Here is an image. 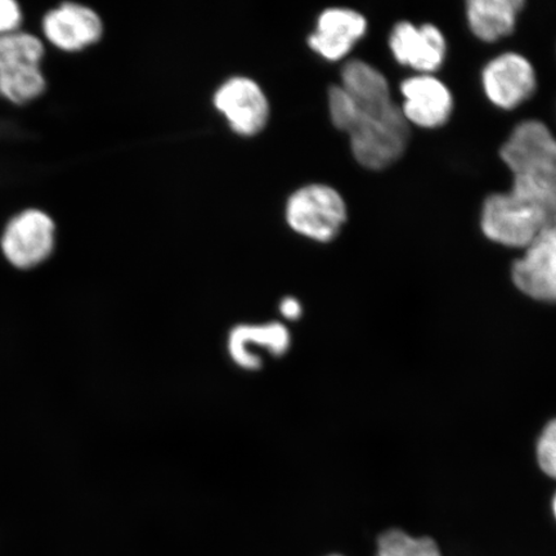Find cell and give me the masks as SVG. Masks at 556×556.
<instances>
[{
  "mask_svg": "<svg viewBox=\"0 0 556 556\" xmlns=\"http://www.w3.org/2000/svg\"><path fill=\"white\" fill-rule=\"evenodd\" d=\"M45 54L43 41L31 33L18 30L0 37V65L15 61L41 65Z\"/></svg>",
  "mask_w": 556,
  "mask_h": 556,
  "instance_id": "16",
  "label": "cell"
},
{
  "mask_svg": "<svg viewBox=\"0 0 556 556\" xmlns=\"http://www.w3.org/2000/svg\"><path fill=\"white\" fill-rule=\"evenodd\" d=\"M278 312L285 321L293 323L298 321L303 315V305L294 296L283 298L280 304H278Z\"/></svg>",
  "mask_w": 556,
  "mask_h": 556,
  "instance_id": "20",
  "label": "cell"
},
{
  "mask_svg": "<svg viewBox=\"0 0 556 556\" xmlns=\"http://www.w3.org/2000/svg\"><path fill=\"white\" fill-rule=\"evenodd\" d=\"M367 20L351 9H329L319 15L308 46L323 59L336 62L350 54L365 37Z\"/></svg>",
  "mask_w": 556,
  "mask_h": 556,
  "instance_id": "12",
  "label": "cell"
},
{
  "mask_svg": "<svg viewBox=\"0 0 556 556\" xmlns=\"http://www.w3.org/2000/svg\"><path fill=\"white\" fill-rule=\"evenodd\" d=\"M538 458L542 471L556 479V419L547 424L540 437Z\"/></svg>",
  "mask_w": 556,
  "mask_h": 556,
  "instance_id": "18",
  "label": "cell"
},
{
  "mask_svg": "<svg viewBox=\"0 0 556 556\" xmlns=\"http://www.w3.org/2000/svg\"><path fill=\"white\" fill-rule=\"evenodd\" d=\"M525 5L521 0H470L467 3L469 29L479 40L495 43L516 30Z\"/></svg>",
  "mask_w": 556,
  "mask_h": 556,
  "instance_id": "14",
  "label": "cell"
},
{
  "mask_svg": "<svg viewBox=\"0 0 556 556\" xmlns=\"http://www.w3.org/2000/svg\"><path fill=\"white\" fill-rule=\"evenodd\" d=\"M23 24V10L15 0H0V37L18 31Z\"/></svg>",
  "mask_w": 556,
  "mask_h": 556,
  "instance_id": "19",
  "label": "cell"
},
{
  "mask_svg": "<svg viewBox=\"0 0 556 556\" xmlns=\"http://www.w3.org/2000/svg\"><path fill=\"white\" fill-rule=\"evenodd\" d=\"M54 245V222L39 208H26L15 215L0 239L4 258L18 269L38 267L50 258Z\"/></svg>",
  "mask_w": 556,
  "mask_h": 556,
  "instance_id": "5",
  "label": "cell"
},
{
  "mask_svg": "<svg viewBox=\"0 0 556 556\" xmlns=\"http://www.w3.org/2000/svg\"><path fill=\"white\" fill-rule=\"evenodd\" d=\"M346 218L345 201L330 186H304L288 201L287 220L291 229L317 242L337 239Z\"/></svg>",
  "mask_w": 556,
  "mask_h": 556,
  "instance_id": "4",
  "label": "cell"
},
{
  "mask_svg": "<svg viewBox=\"0 0 556 556\" xmlns=\"http://www.w3.org/2000/svg\"><path fill=\"white\" fill-rule=\"evenodd\" d=\"M500 156L514 178L556 194V138L545 123H519L500 150Z\"/></svg>",
  "mask_w": 556,
  "mask_h": 556,
  "instance_id": "3",
  "label": "cell"
},
{
  "mask_svg": "<svg viewBox=\"0 0 556 556\" xmlns=\"http://www.w3.org/2000/svg\"><path fill=\"white\" fill-rule=\"evenodd\" d=\"M401 111L408 124L437 129L447 124L454 113V96L433 74H417L401 83Z\"/></svg>",
  "mask_w": 556,
  "mask_h": 556,
  "instance_id": "10",
  "label": "cell"
},
{
  "mask_svg": "<svg viewBox=\"0 0 556 556\" xmlns=\"http://www.w3.org/2000/svg\"><path fill=\"white\" fill-rule=\"evenodd\" d=\"M553 509H554V514H555V517H556V495L554 497Z\"/></svg>",
  "mask_w": 556,
  "mask_h": 556,
  "instance_id": "21",
  "label": "cell"
},
{
  "mask_svg": "<svg viewBox=\"0 0 556 556\" xmlns=\"http://www.w3.org/2000/svg\"><path fill=\"white\" fill-rule=\"evenodd\" d=\"M214 106L224 114L236 135L252 137L266 128L269 103L258 83L236 76L214 94Z\"/></svg>",
  "mask_w": 556,
  "mask_h": 556,
  "instance_id": "8",
  "label": "cell"
},
{
  "mask_svg": "<svg viewBox=\"0 0 556 556\" xmlns=\"http://www.w3.org/2000/svg\"><path fill=\"white\" fill-rule=\"evenodd\" d=\"M41 29L50 43L64 52H80L100 41L103 34L99 13L78 3H64L46 13Z\"/></svg>",
  "mask_w": 556,
  "mask_h": 556,
  "instance_id": "11",
  "label": "cell"
},
{
  "mask_svg": "<svg viewBox=\"0 0 556 556\" xmlns=\"http://www.w3.org/2000/svg\"><path fill=\"white\" fill-rule=\"evenodd\" d=\"M291 343V332L281 321L239 324L228 332L227 352L236 366L248 371L250 346L264 348L270 356L281 358L290 351Z\"/></svg>",
  "mask_w": 556,
  "mask_h": 556,
  "instance_id": "13",
  "label": "cell"
},
{
  "mask_svg": "<svg viewBox=\"0 0 556 556\" xmlns=\"http://www.w3.org/2000/svg\"><path fill=\"white\" fill-rule=\"evenodd\" d=\"M556 214V194L514 178L509 191L490 194L481 212L486 239L507 248L526 249Z\"/></svg>",
  "mask_w": 556,
  "mask_h": 556,
  "instance_id": "2",
  "label": "cell"
},
{
  "mask_svg": "<svg viewBox=\"0 0 556 556\" xmlns=\"http://www.w3.org/2000/svg\"><path fill=\"white\" fill-rule=\"evenodd\" d=\"M47 80L43 70L7 75L0 74V97L15 104L30 103L46 92Z\"/></svg>",
  "mask_w": 556,
  "mask_h": 556,
  "instance_id": "15",
  "label": "cell"
},
{
  "mask_svg": "<svg viewBox=\"0 0 556 556\" xmlns=\"http://www.w3.org/2000/svg\"><path fill=\"white\" fill-rule=\"evenodd\" d=\"M330 119L351 139L354 159L382 170L405 154L409 130L389 83L377 67L352 60L342 70V85L329 90Z\"/></svg>",
  "mask_w": 556,
  "mask_h": 556,
  "instance_id": "1",
  "label": "cell"
},
{
  "mask_svg": "<svg viewBox=\"0 0 556 556\" xmlns=\"http://www.w3.org/2000/svg\"><path fill=\"white\" fill-rule=\"evenodd\" d=\"M511 277L521 293L556 303V214L526 253L513 264Z\"/></svg>",
  "mask_w": 556,
  "mask_h": 556,
  "instance_id": "7",
  "label": "cell"
},
{
  "mask_svg": "<svg viewBox=\"0 0 556 556\" xmlns=\"http://www.w3.org/2000/svg\"><path fill=\"white\" fill-rule=\"evenodd\" d=\"M482 87L493 106L514 110L536 93V70L523 54L505 52L484 66Z\"/></svg>",
  "mask_w": 556,
  "mask_h": 556,
  "instance_id": "6",
  "label": "cell"
},
{
  "mask_svg": "<svg viewBox=\"0 0 556 556\" xmlns=\"http://www.w3.org/2000/svg\"><path fill=\"white\" fill-rule=\"evenodd\" d=\"M377 556H442L432 539H414L407 533L392 530L381 534Z\"/></svg>",
  "mask_w": 556,
  "mask_h": 556,
  "instance_id": "17",
  "label": "cell"
},
{
  "mask_svg": "<svg viewBox=\"0 0 556 556\" xmlns=\"http://www.w3.org/2000/svg\"><path fill=\"white\" fill-rule=\"evenodd\" d=\"M389 48L402 66L419 74H433L444 64L447 41L435 25L416 26L408 21L394 25L389 35Z\"/></svg>",
  "mask_w": 556,
  "mask_h": 556,
  "instance_id": "9",
  "label": "cell"
}]
</instances>
